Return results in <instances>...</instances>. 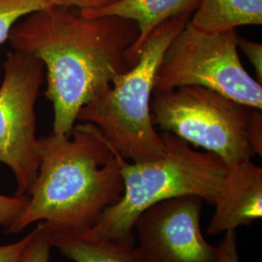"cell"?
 Masks as SVG:
<instances>
[{
  "mask_svg": "<svg viewBox=\"0 0 262 262\" xmlns=\"http://www.w3.org/2000/svg\"><path fill=\"white\" fill-rule=\"evenodd\" d=\"M62 7L39 10L20 19L8 41L37 58L46 70L45 96L54 110L53 133L68 135L78 114L133 64L128 51L138 37L131 19L85 17Z\"/></svg>",
  "mask_w": 262,
  "mask_h": 262,
  "instance_id": "6da1fadb",
  "label": "cell"
},
{
  "mask_svg": "<svg viewBox=\"0 0 262 262\" xmlns=\"http://www.w3.org/2000/svg\"><path fill=\"white\" fill-rule=\"evenodd\" d=\"M40 165L28 203L6 229L19 233L44 222L52 232L90 229L122 195L116 154L94 124H75L70 134L39 138Z\"/></svg>",
  "mask_w": 262,
  "mask_h": 262,
  "instance_id": "7a4b0ae2",
  "label": "cell"
},
{
  "mask_svg": "<svg viewBox=\"0 0 262 262\" xmlns=\"http://www.w3.org/2000/svg\"><path fill=\"white\" fill-rule=\"evenodd\" d=\"M160 135L165 150L158 159L130 162L114 150L122 173L123 192L121 199L88 229L91 233L135 245L133 226L150 207L187 195L200 197L204 202L214 204L226 171L225 162L212 152L192 149L172 133Z\"/></svg>",
  "mask_w": 262,
  "mask_h": 262,
  "instance_id": "3957f363",
  "label": "cell"
},
{
  "mask_svg": "<svg viewBox=\"0 0 262 262\" xmlns=\"http://www.w3.org/2000/svg\"><path fill=\"white\" fill-rule=\"evenodd\" d=\"M190 18H173L156 28L135 64L78 114L77 121L94 124L113 150L128 161H147L164 154L162 137L151 120L150 101L163 53Z\"/></svg>",
  "mask_w": 262,
  "mask_h": 262,
  "instance_id": "277c9868",
  "label": "cell"
},
{
  "mask_svg": "<svg viewBox=\"0 0 262 262\" xmlns=\"http://www.w3.org/2000/svg\"><path fill=\"white\" fill-rule=\"evenodd\" d=\"M252 108L199 85L154 93L150 101L156 127L214 154L226 166L255 156L247 132Z\"/></svg>",
  "mask_w": 262,
  "mask_h": 262,
  "instance_id": "5b68a950",
  "label": "cell"
},
{
  "mask_svg": "<svg viewBox=\"0 0 262 262\" xmlns=\"http://www.w3.org/2000/svg\"><path fill=\"white\" fill-rule=\"evenodd\" d=\"M238 37L236 29L207 32L189 19L163 53L154 93L199 85L262 109L261 84L242 64Z\"/></svg>",
  "mask_w": 262,
  "mask_h": 262,
  "instance_id": "8992f818",
  "label": "cell"
},
{
  "mask_svg": "<svg viewBox=\"0 0 262 262\" xmlns=\"http://www.w3.org/2000/svg\"><path fill=\"white\" fill-rule=\"evenodd\" d=\"M44 77L37 58L15 50L6 56L0 85V163L12 170L19 196L28 194L40 165L35 104Z\"/></svg>",
  "mask_w": 262,
  "mask_h": 262,
  "instance_id": "52a82bcc",
  "label": "cell"
},
{
  "mask_svg": "<svg viewBox=\"0 0 262 262\" xmlns=\"http://www.w3.org/2000/svg\"><path fill=\"white\" fill-rule=\"evenodd\" d=\"M203 203L198 196L174 197L144 211L133 226L142 261L216 262L219 246L201 231Z\"/></svg>",
  "mask_w": 262,
  "mask_h": 262,
  "instance_id": "ba28073f",
  "label": "cell"
},
{
  "mask_svg": "<svg viewBox=\"0 0 262 262\" xmlns=\"http://www.w3.org/2000/svg\"><path fill=\"white\" fill-rule=\"evenodd\" d=\"M215 212L207 228L216 235L239 226L252 225L262 217V168L246 160L226 166L215 194Z\"/></svg>",
  "mask_w": 262,
  "mask_h": 262,
  "instance_id": "9c48e42d",
  "label": "cell"
},
{
  "mask_svg": "<svg viewBox=\"0 0 262 262\" xmlns=\"http://www.w3.org/2000/svg\"><path fill=\"white\" fill-rule=\"evenodd\" d=\"M200 3L201 0H119L102 9L79 12L85 17L117 16L133 20L138 28V37L128 51V59L134 66L156 28L168 19L192 16Z\"/></svg>",
  "mask_w": 262,
  "mask_h": 262,
  "instance_id": "30bf717a",
  "label": "cell"
},
{
  "mask_svg": "<svg viewBox=\"0 0 262 262\" xmlns=\"http://www.w3.org/2000/svg\"><path fill=\"white\" fill-rule=\"evenodd\" d=\"M52 245L74 262H143L135 245L81 231L52 232Z\"/></svg>",
  "mask_w": 262,
  "mask_h": 262,
  "instance_id": "8fae6325",
  "label": "cell"
},
{
  "mask_svg": "<svg viewBox=\"0 0 262 262\" xmlns=\"http://www.w3.org/2000/svg\"><path fill=\"white\" fill-rule=\"evenodd\" d=\"M203 31L221 32L262 24V0H201L190 18Z\"/></svg>",
  "mask_w": 262,
  "mask_h": 262,
  "instance_id": "7c38bea8",
  "label": "cell"
},
{
  "mask_svg": "<svg viewBox=\"0 0 262 262\" xmlns=\"http://www.w3.org/2000/svg\"><path fill=\"white\" fill-rule=\"evenodd\" d=\"M52 7L45 0H0V46L9 39L17 23L29 14Z\"/></svg>",
  "mask_w": 262,
  "mask_h": 262,
  "instance_id": "4fadbf2b",
  "label": "cell"
},
{
  "mask_svg": "<svg viewBox=\"0 0 262 262\" xmlns=\"http://www.w3.org/2000/svg\"><path fill=\"white\" fill-rule=\"evenodd\" d=\"M52 248V230L46 223L39 222L19 262H50Z\"/></svg>",
  "mask_w": 262,
  "mask_h": 262,
  "instance_id": "5bb4252c",
  "label": "cell"
},
{
  "mask_svg": "<svg viewBox=\"0 0 262 262\" xmlns=\"http://www.w3.org/2000/svg\"><path fill=\"white\" fill-rule=\"evenodd\" d=\"M28 195L7 196L0 194V225L6 229L24 211L28 203Z\"/></svg>",
  "mask_w": 262,
  "mask_h": 262,
  "instance_id": "9a60e30c",
  "label": "cell"
},
{
  "mask_svg": "<svg viewBox=\"0 0 262 262\" xmlns=\"http://www.w3.org/2000/svg\"><path fill=\"white\" fill-rule=\"evenodd\" d=\"M248 139L255 156H262L261 109L252 108L248 122Z\"/></svg>",
  "mask_w": 262,
  "mask_h": 262,
  "instance_id": "2e32d148",
  "label": "cell"
},
{
  "mask_svg": "<svg viewBox=\"0 0 262 262\" xmlns=\"http://www.w3.org/2000/svg\"><path fill=\"white\" fill-rule=\"evenodd\" d=\"M52 7L76 9L81 12L102 9L119 0H45Z\"/></svg>",
  "mask_w": 262,
  "mask_h": 262,
  "instance_id": "e0dca14e",
  "label": "cell"
},
{
  "mask_svg": "<svg viewBox=\"0 0 262 262\" xmlns=\"http://www.w3.org/2000/svg\"><path fill=\"white\" fill-rule=\"evenodd\" d=\"M238 49L243 51L245 56L249 59L254 68L257 76V81L262 83V45L258 42H253L245 38L238 37Z\"/></svg>",
  "mask_w": 262,
  "mask_h": 262,
  "instance_id": "ac0fdd59",
  "label": "cell"
},
{
  "mask_svg": "<svg viewBox=\"0 0 262 262\" xmlns=\"http://www.w3.org/2000/svg\"><path fill=\"white\" fill-rule=\"evenodd\" d=\"M216 262H239L238 240L235 230L225 232L224 239L219 245Z\"/></svg>",
  "mask_w": 262,
  "mask_h": 262,
  "instance_id": "d6986e66",
  "label": "cell"
},
{
  "mask_svg": "<svg viewBox=\"0 0 262 262\" xmlns=\"http://www.w3.org/2000/svg\"><path fill=\"white\" fill-rule=\"evenodd\" d=\"M31 238V232L16 243L0 246V262H19Z\"/></svg>",
  "mask_w": 262,
  "mask_h": 262,
  "instance_id": "ffe728a7",
  "label": "cell"
}]
</instances>
